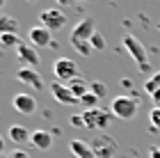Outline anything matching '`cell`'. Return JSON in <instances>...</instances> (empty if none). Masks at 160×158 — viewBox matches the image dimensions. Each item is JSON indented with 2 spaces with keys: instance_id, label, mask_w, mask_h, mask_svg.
<instances>
[{
  "instance_id": "1",
  "label": "cell",
  "mask_w": 160,
  "mask_h": 158,
  "mask_svg": "<svg viewBox=\"0 0 160 158\" xmlns=\"http://www.w3.org/2000/svg\"><path fill=\"white\" fill-rule=\"evenodd\" d=\"M137 108H140V103H137L135 96H117L110 103V112H112V117L128 121L137 115Z\"/></svg>"
},
{
  "instance_id": "2",
  "label": "cell",
  "mask_w": 160,
  "mask_h": 158,
  "mask_svg": "<svg viewBox=\"0 0 160 158\" xmlns=\"http://www.w3.org/2000/svg\"><path fill=\"white\" fill-rule=\"evenodd\" d=\"M53 76H55L57 83L69 85L71 80L80 78V69H78V64L73 60H69V57H60V60H55V64H53Z\"/></svg>"
},
{
  "instance_id": "3",
  "label": "cell",
  "mask_w": 160,
  "mask_h": 158,
  "mask_svg": "<svg viewBox=\"0 0 160 158\" xmlns=\"http://www.w3.org/2000/svg\"><path fill=\"white\" fill-rule=\"evenodd\" d=\"M82 121H85V128H89V131H103V128L110 126L112 121V112L110 108H94V110H82Z\"/></svg>"
},
{
  "instance_id": "4",
  "label": "cell",
  "mask_w": 160,
  "mask_h": 158,
  "mask_svg": "<svg viewBox=\"0 0 160 158\" xmlns=\"http://www.w3.org/2000/svg\"><path fill=\"white\" fill-rule=\"evenodd\" d=\"M123 48L130 53V57L137 62V67L142 71H151V64H149V57H147V48L142 46V41L135 37V34H126L123 37Z\"/></svg>"
},
{
  "instance_id": "5",
  "label": "cell",
  "mask_w": 160,
  "mask_h": 158,
  "mask_svg": "<svg viewBox=\"0 0 160 158\" xmlns=\"http://www.w3.org/2000/svg\"><path fill=\"white\" fill-rule=\"evenodd\" d=\"M92 151L96 158H117V140L108 133H98L92 142Z\"/></svg>"
},
{
  "instance_id": "6",
  "label": "cell",
  "mask_w": 160,
  "mask_h": 158,
  "mask_svg": "<svg viewBox=\"0 0 160 158\" xmlns=\"http://www.w3.org/2000/svg\"><path fill=\"white\" fill-rule=\"evenodd\" d=\"M39 21H41V28H46L48 32H55V30H62L67 25V16H64L62 9H55V7H48L39 14Z\"/></svg>"
},
{
  "instance_id": "7",
  "label": "cell",
  "mask_w": 160,
  "mask_h": 158,
  "mask_svg": "<svg viewBox=\"0 0 160 158\" xmlns=\"http://www.w3.org/2000/svg\"><path fill=\"white\" fill-rule=\"evenodd\" d=\"M94 34H96V28H94L92 18H80L78 23L71 30V44H78V41H89Z\"/></svg>"
},
{
  "instance_id": "8",
  "label": "cell",
  "mask_w": 160,
  "mask_h": 158,
  "mask_svg": "<svg viewBox=\"0 0 160 158\" xmlns=\"http://www.w3.org/2000/svg\"><path fill=\"white\" fill-rule=\"evenodd\" d=\"M12 105L14 110L21 112V115H34L37 112V99H34L30 92H21L12 99Z\"/></svg>"
},
{
  "instance_id": "9",
  "label": "cell",
  "mask_w": 160,
  "mask_h": 158,
  "mask_svg": "<svg viewBox=\"0 0 160 158\" xmlns=\"http://www.w3.org/2000/svg\"><path fill=\"white\" fill-rule=\"evenodd\" d=\"M16 60L21 62V67H28V69H37L41 57L39 53L34 51V46H28V44H21L16 48Z\"/></svg>"
},
{
  "instance_id": "10",
  "label": "cell",
  "mask_w": 160,
  "mask_h": 158,
  "mask_svg": "<svg viewBox=\"0 0 160 158\" xmlns=\"http://www.w3.org/2000/svg\"><path fill=\"white\" fill-rule=\"evenodd\" d=\"M50 94H53V99H55L57 103H62V105H76V103H80L78 99L71 94L69 85H62V83H57V80L50 83Z\"/></svg>"
},
{
  "instance_id": "11",
  "label": "cell",
  "mask_w": 160,
  "mask_h": 158,
  "mask_svg": "<svg viewBox=\"0 0 160 158\" xmlns=\"http://www.w3.org/2000/svg\"><path fill=\"white\" fill-rule=\"evenodd\" d=\"M16 78L23 85H28V87H32V89H41L43 87V80H41V76L37 74V69H28V67H21L16 71Z\"/></svg>"
},
{
  "instance_id": "12",
  "label": "cell",
  "mask_w": 160,
  "mask_h": 158,
  "mask_svg": "<svg viewBox=\"0 0 160 158\" xmlns=\"http://www.w3.org/2000/svg\"><path fill=\"white\" fill-rule=\"evenodd\" d=\"M32 147L39 149V151H48L50 147H53V133L46 131V128H37V131H32Z\"/></svg>"
},
{
  "instance_id": "13",
  "label": "cell",
  "mask_w": 160,
  "mask_h": 158,
  "mask_svg": "<svg viewBox=\"0 0 160 158\" xmlns=\"http://www.w3.org/2000/svg\"><path fill=\"white\" fill-rule=\"evenodd\" d=\"M28 37H30V44H32V46H39V48H46V46H50V32L46 30V28H41V25H34V28H30Z\"/></svg>"
},
{
  "instance_id": "14",
  "label": "cell",
  "mask_w": 160,
  "mask_h": 158,
  "mask_svg": "<svg viewBox=\"0 0 160 158\" xmlns=\"http://www.w3.org/2000/svg\"><path fill=\"white\" fill-rule=\"evenodd\" d=\"M69 149H71V154H73L76 158H96L92 151V145L89 142H85V140H71L69 142Z\"/></svg>"
},
{
  "instance_id": "15",
  "label": "cell",
  "mask_w": 160,
  "mask_h": 158,
  "mask_svg": "<svg viewBox=\"0 0 160 158\" xmlns=\"http://www.w3.org/2000/svg\"><path fill=\"white\" fill-rule=\"evenodd\" d=\"M30 138H32V133L25 126H21V124L9 126V140L14 145H25V142H30Z\"/></svg>"
},
{
  "instance_id": "16",
  "label": "cell",
  "mask_w": 160,
  "mask_h": 158,
  "mask_svg": "<svg viewBox=\"0 0 160 158\" xmlns=\"http://www.w3.org/2000/svg\"><path fill=\"white\" fill-rule=\"evenodd\" d=\"M18 32V21L9 14H0V34H16Z\"/></svg>"
},
{
  "instance_id": "17",
  "label": "cell",
  "mask_w": 160,
  "mask_h": 158,
  "mask_svg": "<svg viewBox=\"0 0 160 158\" xmlns=\"http://www.w3.org/2000/svg\"><path fill=\"white\" fill-rule=\"evenodd\" d=\"M89 85H92V83H87L85 78H76V80L69 83V89H71V94H73L78 101H80L85 94H89Z\"/></svg>"
},
{
  "instance_id": "18",
  "label": "cell",
  "mask_w": 160,
  "mask_h": 158,
  "mask_svg": "<svg viewBox=\"0 0 160 158\" xmlns=\"http://www.w3.org/2000/svg\"><path fill=\"white\" fill-rule=\"evenodd\" d=\"M158 89H160V71H156V74L151 76L147 83H144V92H147L149 96H151V94H156Z\"/></svg>"
},
{
  "instance_id": "19",
  "label": "cell",
  "mask_w": 160,
  "mask_h": 158,
  "mask_svg": "<svg viewBox=\"0 0 160 158\" xmlns=\"http://www.w3.org/2000/svg\"><path fill=\"white\" fill-rule=\"evenodd\" d=\"M98 101H101V99H98L96 94H92V92H89V94H85L82 99H80V105H82L85 110H94V108H101Z\"/></svg>"
},
{
  "instance_id": "20",
  "label": "cell",
  "mask_w": 160,
  "mask_h": 158,
  "mask_svg": "<svg viewBox=\"0 0 160 158\" xmlns=\"http://www.w3.org/2000/svg\"><path fill=\"white\" fill-rule=\"evenodd\" d=\"M0 44L7 46V48H18L23 41L18 39V34H0Z\"/></svg>"
},
{
  "instance_id": "21",
  "label": "cell",
  "mask_w": 160,
  "mask_h": 158,
  "mask_svg": "<svg viewBox=\"0 0 160 158\" xmlns=\"http://www.w3.org/2000/svg\"><path fill=\"white\" fill-rule=\"evenodd\" d=\"M149 121H151V131H160V108H151Z\"/></svg>"
},
{
  "instance_id": "22",
  "label": "cell",
  "mask_w": 160,
  "mask_h": 158,
  "mask_svg": "<svg viewBox=\"0 0 160 158\" xmlns=\"http://www.w3.org/2000/svg\"><path fill=\"white\" fill-rule=\"evenodd\" d=\"M89 44H92L94 51H103V48H105V37H103L101 32H96V34L89 39Z\"/></svg>"
},
{
  "instance_id": "23",
  "label": "cell",
  "mask_w": 160,
  "mask_h": 158,
  "mask_svg": "<svg viewBox=\"0 0 160 158\" xmlns=\"http://www.w3.org/2000/svg\"><path fill=\"white\" fill-rule=\"evenodd\" d=\"M71 46H73V48H76V51H78L80 55H92V51H94L89 41H78V44H71Z\"/></svg>"
},
{
  "instance_id": "24",
  "label": "cell",
  "mask_w": 160,
  "mask_h": 158,
  "mask_svg": "<svg viewBox=\"0 0 160 158\" xmlns=\"http://www.w3.org/2000/svg\"><path fill=\"white\" fill-rule=\"evenodd\" d=\"M89 92H92V94H96L98 99H103V96H105V83H98V80H94V83L89 85Z\"/></svg>"
},
{
  "instance_id": "25",
  "label": "cell",
  "mask_w": 160,
  "mask_h": 158,
  "mask_svg": "<svg viewBox=\"0 0 160 158\" xmlns=\"http://www.w3.org/2000/svg\"><path fill=\"white\" fill-rule=\"evenodd\" d=\"M7 158H30V156H28L25 151H21V149H14V151L7 156Z\"/></svg>"
},
{
  "instance_id": "26",
  "label": "cell",
  "mask_w": 160,
  "mask_h": 158,
  "mask_svg": "<svg viewBox=\"0 0 160 158\" xmlns=\"http://www.w3.org/2000/svg\"><path fill=\"white\" fill-rule=\"evenodd\" d=\"M71 124H73V126H85L82 115H80V117H78V115H73V117H71Z\"/></svg>"
},
{
  "instance_id": "27",
  "label": "cell",
  "mask_w": 160,
  "mask_h": 158,
  "mask_svg": "<svg viewBox=\"0 0 160 158\" xmlns=\"http://www.w3.org/2000/svg\"><path fill=\"white\" fill-rule=\"evenodd\" d=\"M149 158H160V147H151L149 149Z\"/></svg>"
},
{
  "instance_id": "28",
  "label": "cell",
  "mask_w": 160,
  "mask_h": 158,
  "mask_svg": "<svg viewBox=\"0 0 160 158\" xmlns=\"http://www.w3.org/2000/svg\"><path fill=\"white\" fill-rule=\"evenodd\" d=\"M151 101H153V108H160V89L156 94H151Z\"/></svg>"
},
{
  "instance_id": "29",
  "label": "cell",
  "mask_w": 160,
  "mask_h": 158,
  "mask_svg": "<svg viewBox=\"0 0 160 158\" xmlns=\"http://www.w3.org/2000/svg\"><path fill=\"white\" fill-rule=\"evenodd\" d=\"M5 151V140H2V135H0V154Z\"/></svg>"
},
{
  "instance_id": "30",
  "label": "cell",
  "mask_w": 160,
  "mask_h": 158,
  "mask_svg": "<svg viewBox=\"0 0 160 158\" xmlns=\"http://www.w3.org/2000/svg\"><path fill=\"white\" fill-rule=\"evenodd\" d=\"M2 5H5V3H2V0H0V7H2Z\"/></svg>"
}]
</instances>
